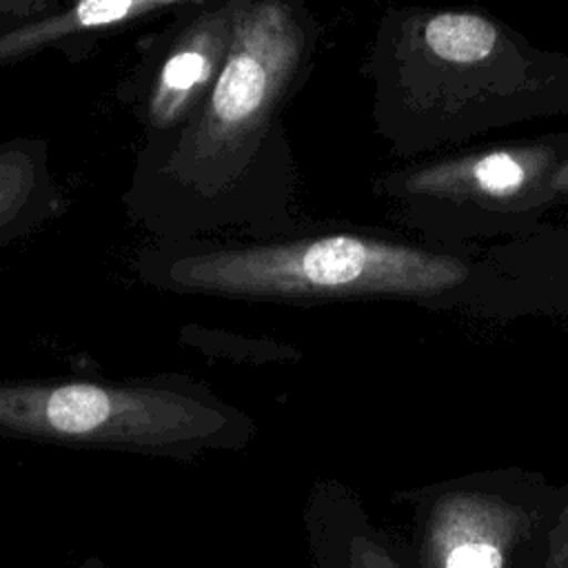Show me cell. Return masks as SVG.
<instances>
[{
	"label": "cell",
	"instance_id": "cell-1",
	"mask_svg": "<svg viewBox=\"0 0 568 568\" xmlns=\"http://www.w3.org/2000/svg\"><path fill=\"white\" fill-rule=\"evenodd\" d=\"M322 40L308 0H240L224 69L197 113L140 142L122 193L126 217L155 242L273 237L306 224L284 111Z\"/></svg>",
	"mask_w": 568,
	"mask_h": 568
},
{
	"label": "cell",
	"instance_id": "cell-2",
	"mask_svg": "<svg viewBox=\"0 0 568 568\" xmlns=\"http://www.w3.org/2000/svg\"><path fill=\"white\" fill-rule=\"evenodd\" d=\"M362 73L375 133L404 158L568 115V55L475 9L388 7Z\"/></svg>",
	"mask_w": 568,
	"mask_h": 568
},
{
	"label": "cell",
	"instance_id": "cell-3",
	"mask_svg": "<svg viewBox=\"0 0 568 568\" xmlns=\"http://www.w3.org/2000/svg\"><path fill=\"white\" fill-rule=\"evenodd\" d=\"M133 273L162 293L273 304L433 297L473 275L462 255L326 222L273 237L151 240Z\"/></svg>",
	"mask_w": 568,
	"mask_h": 568
},
{
	"label": "cell",
	"instance_id": "cell-4",
	"mask_svg": "<svg viewBox=\"0 0 568 568\" xmlns=\"http://www.w3.org/2000/svg\"><path fill=\"white\" fill-rule=\"evenodd\" d=\"M255 422L206 384L160 373L131 379H0V435L189 462L242 450Z\"/></svg>",
	"mask_w": 568,
	"mask_h": 568
},
{
	"label": "cell",
	"instance_id": "cell-5",
	"mask_svg": "<svg viewBox=\"0 0 568 568\" xmlns=\"http://www.w3.org/2000/svg\"><path fill=\"white\" fill-rule=\"evenodd\" d=\"M566 153L568 131L390 171L373 182V191L437 251L501 235L524 237L539 231L555 206L552 180Z\"/></svg>",
	"mask_w": 568,
	"mask_h": 568
},
{
	"label": "cell",
	"instance_id": "cell-6",
	"mask_svg": "<svg viewBox=\"0 0 568 568\" xmlns=\"http://www.w3.org/2000/svg\"><path fill=\"white\" fill-rule=\"evenodd\" d=\"M237 11L240 0H193L138 38L135 62L115 95L144 144L169 138L197 113L229 58Z\"/></svg>",
	"mask_w": 568,
	"mask_h": 568
},
{
	"label": "cell",
	"instance_id": "cell-7",
	"mask_svg": "<svg viewBox=\"0 0 568 568\" xmlns=\"http://www.w3.org/2000/svg\"><path fill=\"white\" fill-rule=\"evenodd\" d=\"M186 2L193 0H64L42 16L0 27V71L47 51L71 64L84 62L102 40Z\"/></svg>",
	"mask_w": 568,
	"mask_h": 568
},
{
	"label": "cell",
	"instance_id": "cell-8",
	"mask_svg": "<svg viewBox=\"0 0 568 568\" xmlns=\"http://www.w3.org/2000/svg\"><path fill=\"white\" fill-rule=\"evenodd\" d=\"M530 528L519 506L484 493H446L430 508L424 535L426 568H508Z\"/></svg>",
	"mask_w": 568,
	"mask_h": 568
},
{
	"label": "cell",
	"instance_id": "cell-9",
	"mask_svg": "<svg viewBox=\"0 0 568 568\" xmlns=\"http://www.w3.org/2000/svg\"><path fill=\"white\" fill-rule=\"evenodd\" d=\"M69 209L51 169L49 140L16 135L0 142V248L27 240Z\"/></svg>",
	"mask_w": 568,
	"mask_h": 568
},
{
	"label": "cell",
	"instance_id": "cell-10",
	"mask_svg": "<svg viewBox=\"0 0 568 568\" xmlns=\"http://www.w3.org/2000/svg\"><path fill=\"white\" fill-rule=\"evenodd\" d=\"M308 539L320 568H404L397 557L371 532L362 528L337 530L308 504Z\"/></svg>",
	"mask_w": 568,
	"mask_h": 568
},
{
	"label": "cell",
	"instance_id": "cell-11",
	"mask_svg": "<svg viewBox=\"0 0 568 568\" xmlns=\"http://www.w3.org/2000/svg\"><path fill=\"white\" fill-rule=\"evenodd\" d=\"M517 240V244H508L497 253L499 257L535 262L532 271H513L517 280H532V284H568V226L535 231Z\"/></svg>",
	"mask_w": 568,
	"mask_h": 568
},
{
	"label": "cell",
	"instance_id": "cell-12",
	"mask_svg": "<svg viewBox=\"0 0 568 568\" xmlns=\"http://www.w3.org/2000/svg\"><path fill=\"white\" fill-rule=\"evenodd\" d=\"M64 0H0V27L42 16Z\"/></svg>",
	"mask_w": 568,
	"mask_h": 568
},
{
	"label": "cell",
	"instance_id": "cell-13",
	"mask_svg": "<svg viewBox=\"0 0 568 568\" xmlns=\"http://www.w3.org/2000/svg\"><path fill=\"white\" fill-rule=\"evenodd\" d=\"M546 568H568V504L559 513V519L548 539Z\"/></svg>",
	"mask_w": 568,
	"mask_h": 568
},
{
	"label": "cell",
	"instance_id": "cell-14",
	"mask_svg": "<svg viewBox=\"0 0 568 568\" xmlns=\"http://www.w3.org/2000/svg\"><path fill=\"white\" fill-rule=\"evenodd\" d=\"M552 189H555V206L557 204H566L568 206V153H566L564 162L559 164V169L555 173Z\"/></svg>",
	"mask_w": 568,
	"mask_h": 568
},
{
	"label": "cell",
	"instance_id": "cell-15",
	"mask_svg": "<svg viewBox=\"0 0 568 568\" xmlns=\"http://www.w3.org/2000/svg\"><path fill=\"white\" fill-rule=\"evenodd\" d=\"M75 568H111L102 557H95V555H91V557H84Z\"/></svg>",
	"mask_w": 568,
	"mask_h": 568
}]
</instances>
